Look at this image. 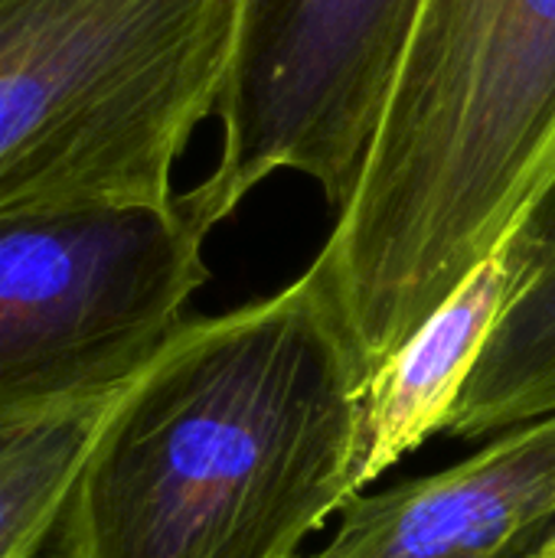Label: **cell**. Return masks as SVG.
Segmentation results:
<instances>
[{
    "label": "cell",
    "instance_id": "1",
    "mask_svg": "<svg viewBox=\"0 0 555 558\" xmlns=\"http://www.w3.org/2000/svg\"><path fill=\"white\" fill-rule=\"evenodd\" d=\"M360 399L307 271L190 317L98 428L49 558H304L353 500Z\"/></svg>",
    "mask_w": 555,
    "mask_h": 558
},
{
    "label": "cell",
    "instance_id": "2",
    "mask_svg": "<svg viewBox=\"0 0 555 558\" xmlns=\"http://www.w3.org/2000/svg\"><path fill=\"white\" fill-rule=\"evenodd\" d=\"M555 170V0H419L360 183L304 268L366 379Z\"/></svg>",
    "mask_w": 555,
    "mask_h": 558
},
{
    "label": "cell",
    "instance_id": "3",
    "mask_svg": "<svg viewBox=\"0 0 555 558\" xmlns=\"http://www.w3.org/2000/svg\"><path fill=\"white\" fill-rule=\"evenodd\" d=\"M249 0H0V216L167 206Z\"/></svg>",
    "mask_w": 555,
    "mask_h": 558
},
{
    "label": "cell",
    "instance_id": "4",
    "mask_svg": "<svg viewBox=\"0 0 555 558\" xmlns=\"http://www.w3.org/2000/svg\"><path fill=\"white\" fill-rule=\"evenodd\" d=\"M213 232L190 190L167 206L0 216V418L134 383L190 320Z\"/></svg>",
    "mask_w": 555,
    "mask_h": 558
},
{
    "label": "cell",
    "instance_id": "5",
    "mask_svg": "<svg viewBox=\"0 0 555 558\" xmlns=\"http://www.w3.org/2000/svg\"><path fill=\"white\" fill-rule=\"evenodd\" d=\"M419 0H249L219 160L190 186L219 229L265 180H311L337 216L383 121Z\"/></svg>",
    "mask_w": 555,
    "mask_h": 558
},
{
    "label": "cell",
    "instance_id": "6",
    "mask_svg": "<svg viewBox=\"0 0 555 558\" xmlns=\"http://www.w3.org/2000/svg\"><path fill=\"white\" fill-rule=\"evenodd\" d=\"M340 513L311 558H523L555 530V415L438 474L363 490Z\"/></svg>",
    "mask_w": 555,
    "mask_h": 558
},
{
    "label": "cell",
    "instance_id": "7",
    "mask_svg": "<svg viewBox=\"0 0 555 558\" xmlns=\"http://www.w3.org/2000/svg\"><path fill=\"white\" fill-rule=\"evenodd\" d=\"M543 268L540 248L514 229L366 379L357 441L350 458V494L396 468L448 422L484 360L497 327Z\"/></svg>",
    "mask_w": 555,
    "mask_h": 558
},
{
    "label": "cell",
    "instance_id": "8",
    "mask_svg": "<svg viewBox=\"0 0 555 558\" xmlns=\"http://www.w3.org/2000/svg\"><path fill=\"white\" fill-rule=\"evenodd\" d=\"M543 255L533 284L497 327L451 422V438L481 441L555 415V170L517 226Z\"/></svg>",
    "mask_w": 555,
    "mask_h": 558
},
{
    "label": "cell",
    "instance_id": "9",
    "mask_svg": "<svg viewBox=\"0 0 555 558\" xmlns=\"http://www.w3.org/2000/svg\"><path fill=\"white\" fill-rule=\"evenodd\" d=\"M121 392L0 418V558H49L82 464Z\"/></svg>",
    "mask_w": 555,
    "mask_h": 558
},
{
    "label": "cell",
    "instance_id": "10",
    "mask_svg": "<svg viewBox=\"0 0 555 558\" xmlns=\"http://www.w3.org/2000/svg\"><path fill=\"white\" fill-rule=\"evenodd\" d=\"M523 558H555V533H550L536 549H530Z\"/></svg>",
    "mask_w": 555,
    "mask_h": 558
},
{
    "label": "cell",
    "instance_id": "11",
    "mask_svg": "<svg viewBox=\"0 0 555 558\" xmlns=\"http://www.w3.org/2000/svg\"><path fill=\"white\" fill-rule=\"evenodd\" d=\"M304 558H311V556H304Z\"/></svg>",
    "mask_w": 555,
    "mask_h": 558
},
{
    "label": "cell",
    "instance_id": "12",
    "mask_svg": "<svg viewBox=\"0 0 555 558\" xmlns=\"http://www.w3.org/2000/svg\"><path fill=\"white\" fill-rule=\"evenodd\" d=\"M553 533H555V530H553Z\"/></svg>",
    "mask_w": 555,
    "mask_h": 558
}]
</instances>
